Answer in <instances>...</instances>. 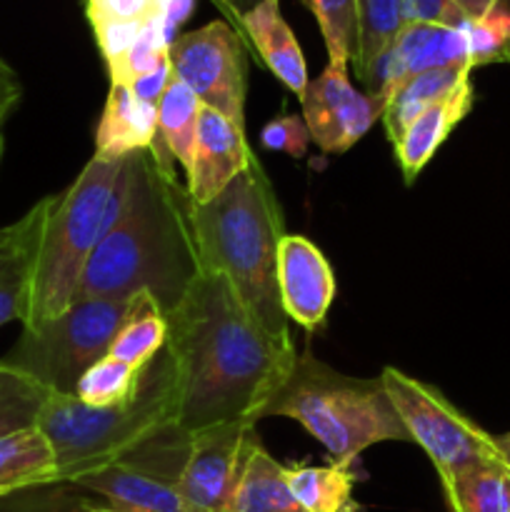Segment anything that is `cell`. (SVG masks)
<instances>
[{"instance_id":"4fadbf2b","label":"cell","mask_w":510,"mask_h":512,"mask_svg":"<svg viewBox=\"0 0 510 512\" xmlns=\"http://www.w3.org/2000/svg\"><path fill=\"white\" fill-rule=\"evenodd\" d=\"M450 65H473L463 28L405 23L393 45L370 70L365 88H368V95L385 105L390 95L413 75L435 68H450Z\"/></svg>"},{"instance_id":"6da1fadb","label":"cell","mask_w":510,"mask_h":512,"mask_svg":"<svg viewBox=\"0 0 510 512\" xmlns=\"http://www.w3.org/2000/svg\"><path fill=\"white\" fill-rule=\"evenodd\" d=\"M165 320L178 428L193 435L225 423L258 425L293 370L295 345L270 338L218 273L200 275Z\"/></svg>"},{"instance_id":"d6a6232c","label":"cell","mask_w":510,"mask_h":512,"mask_svg":"<svg viewBox=\"0 0 510 512\" xmlns=\"http://www.w3.org/2000/svg\"><path fill=\"white\" fill-rule=\"evenodd\" d=\"M465 38H468L470 63L483 65L493 60L508 58L510 50V10L498 5L488 15L465 23Z\"/></svg>"},{"instance_id":"7bdbcfd3","label":"cell","mask_w":510,"mask_h":512,"mask_svg":"<svg viewBox=\"0 0 510 512\" xmlns=\"http://www.w3.org/2000/svg\"><path fill=\"white\" fill-rule=\"evenodd\" d=\"M98 3H100V0H88V8H95Z\"/></svg>"},{"instance_id":"f546056e","label":"cell","mask_w":510,"mask_h":512,"mask_svg":"<svg viewBox=\"0 0 510 512\" xmlns=\"http://www.w3.org/2000/svg\"><path fill=\"white\" fill-rule=\"evenodd\" d=\"M318 20L328 63L350 68L358 48V8L355 0H300Z\"/></svg>"},{"instance_id":"8d00e7d4","label":"cell","mask_w":510,"mask_h":512,"mask_svg":"<svg viewBox=\"0 0 510 512\" xmlns=\"http://www.w3.org/2000/svg\"><path fill=\"white\" fill-rule=\"evenodd\" d=\"M20 95H23V88H20L18 75L10 68L0 70V128L10 118V113L18 108Z\"/></svg>"},{"instance_id":"2e32d148","label":"cell","mask_w":510,"mask_h":512,"mask_svg":"<svg viewBox=\"0 0 510 512\" xmlns=\"http://www.w3.org/2000/svg\"><path fill=\"white\" fill-rule=\"evenodd\" d=\"M50 203L53 195L38 200L23 218L0 228V328L13 320L23 323L28 313Z\"/></svg>"},{"instance_id":"52a82bcc","label":"cell","mask_w":510,"mask_h":512,"mask_svg":"<svg viewBox=\"0 0 510 512\" xmlns=\"http://www.w3.org/2000/svg\"><path fill=\"white\" fill-rule=\"evenodd\" d=\"M148 308L158 305L145 293L125 300H75L58 318L35 330H23L3 363L53 393L73 395L85 370L110 353L120 328Z\"/></svg>"},{"instance_id":"8992f818","label":"cell","mask_w":510,"mask_h":512,"mask_svg":"<svg viewBox=\"0 0 510 512\" xmlns=\"http://www.w3.org/2000/svg\"><path fill=\"white\" fill-rule=\"evenodd\" d=\"M123 165L125 158L93 153L78 178L53 195L23 330L40 328L75 303L85 268L113 218Z\"/></svg>"},{"instance_id":"5bb4252c","label":"cell","mask_w":510,"mask_h":512,"mask_svg":"<svg viewBox=\"0 0 510 512\" xmlns=\"http://www.w3.org/2000/svg\"><path fill=\"white\" fill-rule=\"evenodd\" d=\"M275 280L285 318L308 333L323 328L338 285L328 258L313 240L305 235H283L278 245Z\"/></svg>"},{"instance_id":"9a60e30c","label":"cell","mask_w":510,"mask_h":512,"mask_svg":"<svg viewBox=\"0 0 510 512\" xmlns=\"http://www.w3.org/2000/svg\"><path fill=\"white\" fill-rule=\"evenodd\" d=\"M245 128L230 123L218 110L203 105L195 130L193 158L185 173V188L195 205H205L223 193L253 163Z\"/></svg>"},{"instance_id":"ba28073f","label":"cell","mask_w":510,"mask_h":512,"mask_svg":"<svg viewBox=\"0 0 510 512\" xmlns=\"http://www.w3.org/2000/svg\"><path fill=\"white\" fill-rule=\"evenodd\" d=\"M380 380L408 430L410 443L425 450L440 480L478 460L500 458L493 435L465 418L438 388L410 378L393 365L383 368Z\"/></svg>"},{"instance_id":"9c48e42d","label":"cell","mask_w":510,"mask_h":512,"mask_svg":"<svg viewBox=\"0 0 510 512\" xmlns=\"http://www.w3.org/2000/svg\"><path fill=\"white\" fill-rule=\"evenodd\" d=\"M188 450L190 435L170 425L75 485L118 512H185L178 483Z\"/></svg>"},{"instance_id":"7c38bea8","label":"cell","mask_w":510,"mask_h":512,"mask_svg":"<svg viewBox=\"0 0 510 512\" xmlns=\"http://www.w3.org/2000/svg\"><path fill=\"white\" fill-rule=\"evenodd\" d=\"M303 120L310 140L323 153L340 155L360 143L365 133L383 118L385 105L368 93H360L348 78L345 65L328 63L300 95Z\"/></svg>"},{"instance_id":"277c9868","label":"cell","mask_w":510,"mask_h":512,"mask_svg":"<svg viewBox=\"0 0 510 512\" xmlns=\"http://www.w3.org/2000/svg\"><path fill=\"white\" fill-rule=\"evenodd\" d=\"M170 425H178V395L168 350L145 365L128 403L93 408L75 395L53 393L38 420V430L53 448L60 483L70 485L115 463Z\"/></svg>"},{"instance_id":"f35d334b","label":"cell","mask_w":510,"mask_h":512,"mask_svg":"<svg viewBox=\"0 0 510 512\" xmlns=\"http://www.w3.org/2000/svg\"><path fill=\"white\" fill-rule=\"evenodd\" d=\"M453 3L463 10L465 18L478 20L483 15H488L493 8H498L500 0H453Z\"/></svg>"},{"instance_id":"cb8c5ba5","label":"cell","mask_w":510,"mask_h":512,"mask_svg":"<svg viewBox=\"0 0 510 512\" xmlns=\"http://www.w3.org/2000/svg\"><path fill=\"white\" fill-rule=\"evenodd\" d=\"M450 512H510V468L485 458L440 480Z\"/></svg>"},{"instance_id":"60d3db41","label":"cell","mask_w":510,"mask_h":512,"mask_svg":"<svg viewBox=\"0 0 510 512\" xmlns=\"http://www.w3.org/2000/svg\"><path fill=\"white\" fill-rule=\"evenodd\" d=\"M80 512H118V510L108 508V505H98V503H83V505H80Z\"/></svg>"},{"instance_id":"4dcf8cb0","label":"cell","mask_w":510,"mask_h":512,"mask_svg":"<svg viewBox=\"0 0 510 512\" xmlns=\"http://www.w3.org/2000/svg\"><path fill=\"white\" fill-rule=\"evenodd\" d=\"M165 343H168V320L158 308H148L120 328L108 355L133 368H145L150 360L163 353Z\"/></svg>"},{"instance_id":"e0dca14e","label":"cell","mask_w":510,"mask_h":512,"mask_svg":"<svg viewBox=\"0 0 510 512\" xmlns=\"http://www.w3.org/2000/svg\"><path fill=\"white\" fill-rule=\"evenodd\" d=\"M473 98V83L465 80V83L458 85L453 93L440 98L438 103L428 105V108L405 128V133L395 140V160H398V168L400 173H403L405 183L410 185L420 173H423V168L430 163V158L438 153L440 145L450 138V133L458 128L460 120L470 113Z\"/></svg>"},{"instance_id":"603a6c76","label":"cell","mask_w":510,"mask_h":512,"mask_svg":"<svg viewBox=\"0 0 510 512\" xmlns=\"http://www.w3.org/2000/svg\"><path fill=\"white\" fill-rule=\"evenodd\" d=\"M470 73H473V65H450V68L425 70V73H418L410 80H405V83L390 95V100L385 103L383 118H380L383 120V128L385 133H388L390 143H395V140L405 133V128H408L428 105L438 103L440 98L453 93L458 85L470 80Z\"/></svg>"},{"instance_id":"74e56055","label":"cell","mask_w":510,"mask_h":512,"mask_svg":"<svg viewBox=\"0 0 510 512\" xmlns=\"http://www.w3.org/2000/svg\"><path fill=\"white\" fill-rule=\"evenodd\" d=\"M213 3L218 5V8L223 10L230 20H235V23L240 25V20H243L245 15L255 8V5L263 3V0H213Z\"/></svg>"},{"instance_id":"ab89813d","label":"cell","mask_w":510,"mask_h":512,"mask_svg":"<svg viewBox=\"0 0 510 512\" xmlns=\"http://www.w3.org/2000/svg\"><path fill=\"white\" fill-rule=\"evenodd\" d=\"M493 440H495V450H498L500 460H503V463L510 468V433L493 435Z\"/></svg>"},{"instance_id":"ac0fdd59","label":"cell","mask_w":510,"mask_h":512,"mask_svg":"<svg viewBox=\"0 0 510 512\" xmlns=\"http://www.w3.org/2000/svg\"><path fill=\"white\" fill-rule=\"evenodd\" d=\"M158 140V105L135 98L128 85L110 83L103 115L95 128V155L125 158L153 148Z\"/></svg>"},{"instance_id":"44dd1931","label":"cell","mask_w":510,"mask_h":512,"mask_svg":"<svg viewBox=\"0 0 510 512\" xmlns=\"http://www.w3.org/2000/svg\"><path fill=\"white\" fill-rule=\"evenodd\" d=\"M290 495L305 512H358L355 465H285Z\"/></svg>"},{"instance_id":"d590c367","label":"cell","mask_w":510,"mask_h":512,"mask_svg":"<svg viewBox=\"0 0 510 512\" xmlns=\"http://www.w3.org/2000/svg\"><path fill=\"white\" fill-rule=\"evenodd\" d=\"M170 80H173V68H170V60H168V63L160 65L158 70H153V73L143 75V78H138L135 83H130L128 88L133 90L135 98L145 100V103L158 105Z\"/></svg>"},{"instance_id":"ee69618b","label":"cell","mask_w":510,"mask_h":512,"mask_svg":"<svg viewBox=\"0 0 510 512\" xmlns=\"http://www.w3.org/2000/svg\"><path fill=\"white\" fill-rule=\"evenodd\" d=\"M5 68H10V65H8V63H5V60H3V58H0V70H5Z\"/></svg>"},{"instance_id":"d4e9b609","label":"cell","mask_w":510,"mask_h":512,"mask_svg":"<svg viewBox=\"0 0 510 512\" xmlns=\"http://www.w3.org/2000/svg\"><path fill=\"white\" fill-rule=\"evenodd\" d=\"M233 512H305L290 495L285 465H280L260 440L250 453Z\"/></svg>"},{"instance_id":"5b68a950","label":"cell","mask_w":510,"mask_h":512,"mask_svg":"<svg viewBox=\"0 0 510 512\" xmlns=\"http://www.w3.org/2000/svg\"><path fill=\"white\" fill-rule=\"evenodd\" d=\"M263 418H288L303 425L328 450L330 463L338 465H355L378 443H410L380 375L353 378L308 353L295 358Z\"/></svg>"},{"instance_id":"30bf717a","label":"cell","mask_w":510,"mask_h":512,"mask_svg":"<svg viewBox=\"0 0 510 512\" xmlns=\"http://www.w3.org/2000/svg\"><path fill=\"white\" fill-rule=\"evenodd\" d=\"M173 75L208 108L245 128L248 68L240 35L223 20L178 35L168 48Z\"/></svg>"},{"instance_id":"83f0119b","label":"cell","mask_w":510,"mask_h":512,"mask_svg":"<svg viewBox=\"0 0 510 512\" xmlns=\"http://www.w3.org/2000/svg\"><path fill=\"white\" fill-rule=\"evenodd\" d=\"M53 390L0 360V438L38 428Z\"/></svg>"},{"instance_id":"3957f363","label":"cell","mask_w":510,"mask_h":512,"mask_svg":"<svg viewBox=\"0 0 510 512\" xmlns=\"http://www.w3.org/2000/svg\"><path fill=\"white\" fill-rule=\"evenodd\" d=\"M193 228L203 273L223 275L270 338L293 343L275 280L285 220L263 165L253 158L210 203H193Z\"/></svg>"},{"instance_id":"1f68e13d","label":"cell","mask_w":510,"mask_h":512,"mask_svg":"<svg viewBox=\"0 0 510 512\" xmlns=\"http://www.w3.org/2000/svg\"><path fill=\"white\" fill-rule=\"evenodd\" d=\"M168 48L170 38L165 33L163 20H155L135 38V43L113 65H108L110 83L130 85L138 78H143V75L158 70L160 65L168 63Z\"/></svg>"},{"instance_id":"484cf974","label":"cell","mask_w":510,"mask_h":512,"mask_svg":"<svg viewBox=\"0 0 510 512\" xmlns=\"http://www.w3.org/2000/svg\"><path fill=\"white\" fill-rule=\"evenodd\" d=\"M200 108L203 103L195 98L193 90L173 75L158 103V143L173 158V163L183 168V173L190 170Z\"/></svg>"},{"instance_id":"b9f144b4","label":"cell","mask_w":510,"mask_h":512,"mask_svg":"<svg viewBox=\"0 0 510 512\" xmlns=\"http://www.w3.org/2000/svg\"><path fill=\"white\" fill-rule=\"evenodd\" d=\"M3 153H5V140H3V133H0V163H3Z\"/></svg>"},{"instance_id":"e575fe53","label":"cell","mask_w":510,"mask_h":512,"mask_svg":"<svg viewBox=\"0 0 510 512\" xmlns=\"http://www.w3.org/2000/svg\"><path fill=\"white\" fill-rule=\"evenodd\" d=\"M405 23H433L465 28L468 18L453 0H403Z\"/></svg>"},{"instance_id":"7a4b0ae2","label":"cell","mask_w":510,"mask_h":512,"mask_svg":"<svg viewBox=\"0 0 510 512\" xmlns=\"http://www.w3.org/2000/svg\"><path fill=\"white\" fill-rule=\"evenodd\" d=\"M203 275L193 200L175 178L163 145L125 155L113 218L100 238L75 300H125L145 293L170 315Z\"/></svg>"},{"instance_id":"8fae6325","label":"cell","mask_w":510,"mask_h":512,"mask_svg":"<svg viewBox=\"0 0 510 512\" xmlns=\"http://www.w3.org/2000/svg\"><path fill=\"white\" fill-rule=\"evenodd\" d=\"M253 423H225L190 435L178 493L185 512H233L258 443Z\"/></svg>"},{"instance_id":"f1b7e54d","label":"cell","mask_w":510,"mask_h":512,"mask_svg":"<svg viewBox=\"0 0 510 512\" xmlns=\"http://www.w3.org/2000/svg\"><path fill=\"white\" fill-rule=\"evenodd\" d=\"M143 368L123 363V360L105 355L93 368L85 370L83 378L75 385V398L83 400L93 408H108V405L128 403L140 385Z\"/></svg>"},{"instance_id":"4316f807","label":"cell","mask_w":510,"mask_h":512,"mask_svg":"<svg viewBox=\"0 0 510 512\" xmlns=\"http://www.w3.org/2000/svg\"><path fill=\"white\" fill-rule=\"evenodd\" d=\"M358 8V48H355V78L368 80L385 50L393 45L405 25L403 0H355Z\"/></svg>"},{"instance_id":"836d02e7","label":"cell","mask_w":510,"mask_h":512,"mask_svg":"<svg viewBox=\"0 0 510 512\" xmlns=\"http://www.w3.org/2000/svg\"><path fill=\"white\" fill-rule=\"evenodd\" d=\"M260 143L268 150H278L288 158H305L310 143V130L305 125L303 115H280L273 118L260 130Z\"/></svg>"},{"instance_id":"d6986e66","label":"cell","mask_w":510,"mask_h":512,"mask_svg":"<svg viewBox=\"0 0 510 512\" xmlns=\"http://www.w3.org/2000/svg\"><path fill=\"white\" fill-rule=\"evenodd\" d=\"M240 30L255 45L270 73L300 98L310 83L308 65H305L295 33L280 13V0H263L260 5H255L240 20Z\"/></svg>"},{"instance_id":"ffe728a7","label":"cell","mask_w":510,"mask_h":512,"mask_svg":"<svg viewBox=\"0 0 510 512\" xmlns=\"http://www.w3.org/2000/svg\"><path fill=\"white\" fill-rule=\"evenodd\" d=\"M58 483L53 448L38 428L0 438V498Z\"/></svg>"},{"instance_id":"7402d4cb","label":"cell","mask_w":510,"mask_h":512,"mask_svg":"<svg viewBox=\"0 0 510 512\" xmlns=\"http://www.w3.org/2000/svg\"><path fill=\"white\" fill-rule=\"evenodd\" d=\"M168 5L170 0H100L88 8L105 63L113 65L150 23L163 20Z\"/></svg>"}]
</instances>
